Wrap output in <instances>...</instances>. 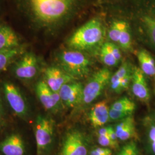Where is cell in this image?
<instances>
[{
  "mask_svg": "<svg viewBox=\"0 0 155 155\" xmlns=\"http://www.w3.org/2000/svg\"><path fill=\"white\" fill-rule=\"evenodd\" d=\"M124 22V21H117L112 23L107 32V38L110 42L118 44Z\"/></svg>",
  "mask_w": 155,
  "mask_h": 155,
  "instance_id": "cb8c5ba5",
  "label": "cell"
},
{
  "mask_svg": "<svg viewBox=\"0 0 155 155\" xmlns=\"http://www.w3.org/2000/svg\"><path fill=\"white\" fill-rule=\"evenodd\" d=\"M106 47L108 48V49L113 54V55L115 57L117 61L120 62L122 58V55L121 53V51L118 45H117L115 43H113L112 42H106L104 43Z\"/></svg>",
  "mask_w": 155,
  "mask_h": 155,
  "instance_id": "4316f807",
  "label": "cell"
},
{
  "mask_svg": "<svg viewBox=\"0 0 155 155\" xmlns=\"http://www.w3.org/2000/svg\"><path fill=\"white\" fill-rule=\"evenodd\" d=\"M133 69L128 62H125L111 77L110 80L111 89L116 93H120V84L122 78L127 76L129 74L133 72Z\"/></svg>",
  "mask_w": 155,
  "mask_h": 155,
  "instance_id": "ac0fdd59",
  "label": "cell"
},
{
  "mask_svg": "<svg viewBox=\"0 0 155 155\" xmlns=\"http://www.w3.org/2000/svg\"><path fill=\"white\" fill-rule=\"evenodd\" d=\"M2 88L6 101L17 116L24 119L28 117L29 108L28 102L21 91L15 83L5 81Z\"/></svg>",
  "mask_w": 155,
  "mask_h": 155,
  "instance_id": "52a82bcc",
  "label": "cell"
},
{
  "mask_svg": "<svg viewBox=\"0 0 155 155\" xmlns=\"http://www.w3.org/2000/svg\"><path fill=\"white\" fill-rule=\"evenodd\" d=\"M133 113L124 111L117 110L113 109L109 110V121H120L122 119L126 118L127 117L132 115Z\"/></svg>",
  "mask_w": 155,
  "mask_h": 155,
  "instance_id": "484cf974",
  "label": "cell"
},
{
  "mask_svg": "<svg viewBox=\"0 0 155 155\" xmlns=\"http://www.w3.org/2000/svg\"><path fill=\"white\" fill-rule=\"evenodd\" d=\"M60 67L65 72L77 79L88 75L91 61L82 52L76 50H64L58 55Z\"/></svg>",
  "mask_w": 155,
  "mask_h": 155,
  "instance_id": "3957f363",
  "label": "cell"
},
{
  "mask_svg": "<svg viewBox=\"0 0 155 155\" xmlns=\"http://www.w3.org/2000/svg\"><path fill=\"white\" fill-rule=\"evenodd\" d=\"M35 92L40 102L47 110L56 112L63 105L59 93L53 91L44 81H40L35 86Z\"/></svg>",
  "mask_w": 155,
  "mask_h": 155,
  "instance_id": "9c48e42d",
  "label": "cell"
},
{
  "mask_svg": "<svg viewBox=\"0 0 155 155\" xmlns=\"http://www.w3.org/2000/svg\"><path fill=\"white\" fill-rule=\"evenodd\" d=\"M117 155H140V151L136 143L131 141L122 147Z\"/></svg>",
  "mask_w": 155,
  "mask_h": 155,
  "instance_id": "d4e9b609",
  "label": "cell"
},
{
  "mask_svg": "<svg viewBox=\"0 0 155 155\" xmlns=\"http://www.w3.org/2000/svg\"><path fill=\"white\" fill-rule=\"evenodd\" d=\"M132 72L130 73V74H129L128 75L125 76V77L123 78L121 80L120 84V87L121 93L129 87V84L132 82Z\"/></svg>",
  "mask_w": 155,
  "mask_h": 155,
  "instance_id": "f546056e",
  "label": "cell"
},
{
  "mask_svg": "<svg viewBox=\"0 0 155 155\" xmlns=\"http://www.w3.org/2000/svg\"><path fill=\"white\" fill-rule=\"evenodd\" d=\"M111 152V150L108 148H96L91 150L90 155H105Z\"/></svg>",
  "mask_w": 155,
  "mask_h": 155,
  "instance_id": "4dcf8cb0",
  "label": "cell"
},
{
  "mask_svg": "<svg viewBox=\"0 0 155 155\" xmlns=\"http://www.w3.org/2000/svg\"><path fill=\"white\" fill-rule=\"evenodd\" d=\"M38 71V59L32 51L23 53L12 67L14 76L23 81H32L36 77Z\"/></svg>",
  "mask_w": 155,
  "mask_h": 155,
  "instance_id": "ba28073f",
  "label": "cell"
},
{
  "mask_svg": "<svg viewBox=\"0 0 155 155\" xmlns=\"http://www.w3.org/2000/svg\"><path fill=\"white\" fill-rule=\"evenodd\" d=\"M132 91L137 98L143 102H147L150 100V89L145 74L140 68L137 67H134L133 69Z\"/></svg>",
  "mask_w": 155,
  "mask_h": 155,
  "instance_id": "4fadbf2b",
  "label": "cell"
},
{
  "mask_svg": "<svg viewBox=\"0 0 155 155\" xmlns=\"http://www.w3.org/2000/svg\"><path fill=\"white\" fill-rule=\"evenodd\" d=\"M105 28L97 18H94L78 28L68 39L70 49L91 52L101 48L105 38Z\"/></svg>",
  "mask_w": 155,
  "mask_h": 155,
  "instance_id": "7a4b0ae2",
  "label": "cell"
},
{
  "mask_svg": "<svg viewBox=\"0 0 155 155\" xmlns=\"http://www.w3.org/2000/svg\"><path fill=\"white\" fill-rule=\"evenodd\" d=\"M0 152L4 155H25L26 145L18 133L8 135L0 143Z\"/></svg>",
  "mask_w": 155,
  "mask_h": 155,
  "instance_id": "7c38bea8",
  "label": "cell"
},
{
  "mask_svg": "<svg viewBox=\"0 0 155 155\" xmlns=\"http://www.w3.org/2000/svg\"><path fill=\"white\" fill-rule=\"evenodd\" d=\"M5 115V109L4 105V102L2 101L1 95L0 94V117H4Z\"/></svg>",
  "mask_w": 155,
  "mask_h": 155,
  "instance_id": "d6a6232c",
  "label": "cell"
},
{
  "mask_svg": "<svg viewBox=\"0 0 155 155\" xmlns=\"http://www.w3.org/2000/svg\"><path fill=\"white\" fill-rule=\"evenodd\" d=\"M148 136L150 142L155 141V124L150 126L148 129Z\"/></svg>",
  "mask_w": 155,
  "mask_h": 155,
  "instance_id": "1f68e13d",
  "label": "cell"
},
{
  "mask_svg": "<svg viewBox=\"0 0 155 155\" xmlns=\"http://www.w3.org/2000/svg\"><path fill=\"white\" fill-rule=\"evenodd\" d=\"M110 108L117 110L127 111L133 113L136 109V105L127 97H124L115 101L112 104Z\"/></svg>",
  "mask_w": 155,
  "mask_h": 155,
  "instance_id": "7402d4cb",
  "label": "cell"
},
{
  "mask_svg": "<svg viewBox=\"0 0 155 155\" xmlns=\"http://www.w3.org/2000/svg\"><path fill=\"white\" fill-rule=\"evenodd\" d=\"M119 141H126L137 137L135 121L132 114L120 121L114 127Z\"/></svg>",
  "mask_w": 155,
  "mask_h": 155,
  "instance_id": "2e32d148",
  "label": "cell"
},
{
  "mask_svg": "<svg viewBox=\"0 0 155 155\" xmlns=\"http://www.w3.org/2000/svg\"><path fill=\"white\" fill-rule=\"evenodd\" d=\"M89 148L86 135L78 129H71L62 138L58 155H88Z\"/></svg>",
  "mask_w": 155,
  "mask_h": 155,
  "instance_id": "5b68a950",
  "label": "cell"
},
{
  "mask_svg": "<svg viewBox=\"0 0 155 155\" xmlns=\"http://www.w3.org/2000/svg\"><path fill=\"white\" fill-rule=\"evenodd\" d=\"M137 58L140 69L144 74L150 77L155 76V61L153 58L145 50L139 51Z\"/></svg>",
  "mask_w": 155,
  "mask_h": 155,
  "instance_id": "e0dca14e",
  "label": "cell"
},
{
  "mask_svg": "<svg viewBox=\"0 0 155 155\" xmlns=\"http://www.w3.org/2000/svg\"><path fill=\"white\" fill-rule=\"evenodd\" d=\"M107 133H108V126L105 127H101L97 131V136L107 135Z\"/></svg>",
  "mask_w": 155,
  "mask_h": 155,
  "instance_id": "836d02e7",
  "label": "cell"
},
{
  "mask_svg": "<svg viewBox=\"0 0 155 155\" xmlns=\"http://www.w3.org/2000/svg\"><path fill=\"white\" fill-rule=\"evenodd\" d=\"M6 125L5 120L4 117H0V132L4 128Z\"/></svg>",
  "mask_w": 155,
  "mask_h": 155,
  "instance_id": "e575fe53",
  "label": "cell"
},
{
  "mask_svg": "<svg viewBox=\"0 0 155 155\" xmlns=\"http://www.w3.org/2000/svg\"><path fill=\"white\" fill-rule=\"evenodd\" d=\"M143 27L151 43L155 47V17L145 16L142 20Z\"/></svg>",
  "mask_w": 155,
  "mask_h": 155,
  "instance_id": "44dd1931",
  "label": "cell"
},
{
  "mask_svg": "<svg viewBox=\"0 0 155 155\" xmlns=\"http://www.w3.org/2000/svg\"><path fill=\"white\" fill-rule=\"evenodd\" d=\"M83 93L82 84L75 81L64 84L59 91L63 105L68 108L82 104Z\"/></svg>",
  "mask_w": 155,
  "mask_h": 155,
  "instance_id": "30bf717a",
  "label": "cell"
},
{
  "mask_svg": "<svg viewBox=\"0 0 155 155\" xmlns=\"http://www.w3.org/2000/svg\"><path fill=\"white\" fill-rule=\"evenodd\" d=\"M111 77L110 71L107 68L95 72L83 87L82 103L89 105L97 100L110 82Z\"/></svg>",
  "mask_w": 155,
  "mask_h": 155,
  "instance_id": "8992f818",
  "label": "cell"
},
{
  "mask_svg": "<svg viewBox=\"0 0 155 155\" xmlns=\"http://www.w3.org/2000/svg\"><path fill=\"white\" fill-rule=\"evenodd\" d=\"M98 142L100 145L103 147H111L113 148L112 142L108 135L98 136Z\"/></svg>",
  "mask_w": 155,
  "mask_h": 155,
  "instance_id": "f1b7e54d",
  "label": "cell"
},
{
  "mask_svg": "<svg viewBox=\"0 0 155 155\" xmlns=\"http://www.w3.org/2000/svg\"><path fill=\"white\" fill-rule=\"evenodd\" d=\"M100 59L102 62L107 66L112 67L117 65L119 62L117 61L110 51L104 43L100 50Z\"/></svg>",
  "mask_w": 155,
  "mask_h": 155,
  "instance_id": "603a6c76",
  "label": "cell"
},
{
  "mask_svg": "<svg viewBox=\"0 0 155 155\" xmlns=\"http://www.w3.org/2000/svg\"><path fill=\"white\" fill-rule=\"evenodd\" d=\"M24 53L22 47L0 51V73L4 71L17 58Z\"/></svg>",
  "mask_w": 155,
  "mask_h": 155,
  "instance_id": "d6986e66",
  "label": "cell"
},
{
  "mask_svg": "<svg viewBox=\"0 0 155 155\" xmlns=\"http://www.w3.org/2000/svg\"><path fill=\"white\" fill-rule=\"evenodd\" d=\"M21 46V40L16 32L9 25L0 24V51L13 50Z\"/></svg>",
  "mask_w": 155,
  "mask_h": 155,
  "instance_id": "9a60e30c",
  "label": "cell"
},
{
  "mask_svg": "<svg viewBox=\"0 0 155 155\" xmlns=\"http://www.w3.org/2000/svg\"><path fill=\"white\" fill-rule=\"evenodd\" d=\"M75 79L60 67H49L45 70L44 72V81L50 89L56 93H59L64 84Z\"/></svg>",
  "mask_w": 155,
  "mask_h": 155,
  "instance_id": "8fae6325",
  "label": "cell"
},
{
  "mask_svg": "<svg viewBox=\"0 0 155 155\" xmlns=\"http://www.w3.org/2000/svg\"><path fill=\"white\" fill-rule=\"evenodd\" d=\"M55 132V122L48 116L39 115L35 122L34 132L36 143V155H47L51 150Z\"/></svg>",
  "mask_w": 155,
  "mask_h": 155,
  "instance_id": "277c9868",
  "label": "cell"
},
{
  "mask_svg": "<svg viewBox=\"0 0 155 155\" xmlns=\"http://www.w3.org/2000/svg\"><path fill=\"white\" fill-rule=\"evenodd\" d=\"M29 27L50 32L61 27L74 15L79 0H13Z\"/></svg>",
  "mask_w": 155,
  "mask_h": 155,
  "instance_id": "6da1fadb",
  "label": "cell"
},
{
  "mask_svg": "<svg viewBox=\"0 0 155 155\" xmlns=\"http://www.w3.org/2000/svg\"><path fill=\"white\" fill-rule=\"evenodd\" d=\"M107 135L109 136V138L110 139L113 145V148L116 149L118 147V141L119 140L117 137L116 131L114 128L111 126H108V133Z\"/></svg>",
  "mask_w": 155,
  "mask_h": 155,
  "instance_id": "83f0119b",
  "label": "cell"
},
{
  "mask_svg": "<svg viewBox=\"0 0 155 155\" xmlns=\"http://www.w3.org/2000/svg\"><path fill=\"white\" fill-rule=\"evenodd\" d=\"M109 107L106 101L95 104L89 113V120L94 128L102 127L109 121Z\"/></svg>",
  "mask_w": 155,
  "mask_h": 155,
  "instance_id": "5bb4252c",
  "label": "cell"
},
{
  "mask_svg": "<svg viewBox=\"0 0 155 155\" xmlns=\"http://www.w3.org/2000/svg\"><path fill=\"white\" fill-rule=\"evenodd\" d=\"M118 44L119 46L125 51H129L132 48V37L129 25L125 21L120 35Z\"/></svg>",
  "mask_w": 155,
  "mask_h": 155,
  "instance_id": "ffe728a7",
  "label": "cell"
}]
</instances>
